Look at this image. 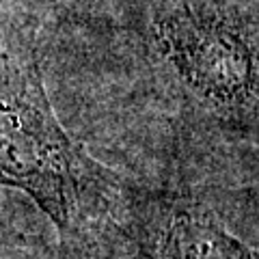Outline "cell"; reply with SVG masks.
<instances>
[{"label": "cell", "instance_id": "obj_1", "mask_svg": "<svg viewBox=\"0 0 259 259\" xmlns=\"http://www.w3.org/2000/svg\"><path fill=\"white\" fill-rule=\"evenodd\" d=\"M97 180V164L54 115L35 54L0 35V186L26 192L61 236H69Z\"/></svg>", "mask_w": 259, "mask_h": 259}, {"label": "cell", "instance_id": "obj_2", "mask_svg": "<svg viewBox=\"0 0 259 259\" xmlns=\"http://www.w3.org/2000/svg\"><path fill=\"white\" fill-rule=\"evenodd\" d=\"M171 59L182 78L201 97L233 106L248 100L253 89V56L229 28L214 22L180 18L168 24Z\"/></svg>", "mask_w": 259, "mask_h": 259}, {"label": "cell", "instance_id": "obj_3", "mask_svg": "<svg viewBox=\"0 0 259 259\" xmlns=\"http://www.w3.org/2000/svg\"><path fill=\"white\" fill-rule=\"evenodd\" d=\"M156 259H259V250L209 214L182 209L160 229Z\"/></svg>", "mask_w": 259, "mask_h": 259}]
</instances>
